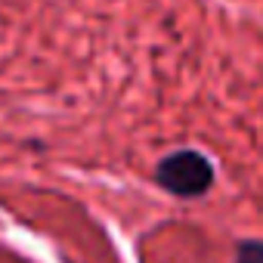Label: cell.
Segmentation results:
<instances>
[{"instance_id":"7a4b0ae2","label":"cell","mask_w":263,"mask_h":263,"mask_svg":"<svg viewBox=\"0 0 263 263\" xmlns=\"http://www.w3.org/2000/svg\"><path fill=\"white\" fill-rule=\"evenodd\" d=\"M235 263H263V241H245L238 248Z\"/></svg>"},{"instance_id":"6da1fadb","label":"cell","mask_w":263,"mask_h":263,"mask_svg":"<svg viewBox=\"0 0 263 263\" xmlns=\"http://www.w3.org/2000/svg\"><path fill=\"white\" fill-rule=\"evenodd\" d=\"M155 180L161 189H167L171 195L177 198H198L211 189L214 183V167L211 161L201 155V152H192V149H183V152H174L167 155L158 171H155Z\"/></svg>"}]
</instances>
